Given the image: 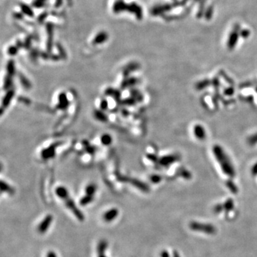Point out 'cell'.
Instances as JSON below:
<instances>
[{
    "instance_id": "obj_7",
    "label": "cell",
    "mask_w": 257,
    "mask_h": 257,
    "mask_svg": "<svg viewBox=\"0 0 257 257\" xmlns=\"http://www.w3.org/2000/svg\"><path fill=\"white\" fill-rule=\"evenodd\" d=\"M46 0H34L33 2V6L36 8H41L43 7L44 5Z\"/></svg>"
},
{
    "instance_id": "obj_1",
    "label": "cell",
    "mask_w": 257,
    "mask_h": 257,
    "mask_svg": "<svg viewBox=\"0 0 257 257\" xmlns=\"http://www.w3.org/2000/svg\"><path fill=\"white\" fill-rule=\"evenodd\" d=\"M127 8H128V5H127L126 3L124 2L122 0H117L114 4V6H113V11H114V13H119V12H122L123 11H125V10H127Z\"/></svg>"
},
{
    "instance_id": "obj_10",
    "label": "cell",
    "mask_w": 257,
    "mask_h": 257,
    "mask_svg": "<svg viewBox=\"0 0 257 257\" xmlns=\"http://www.w3.org/2000/svg\"><path fill=\"white\" fill-rule=\"evenodd\" d=\"M47 16V13L44 12V13H43V14H41V15H40V16H39V18H38V20L40 22H42L43 20L45 19V17H46Z\"/></svg>"
},
{
    "instance_id": "obj_4",
    "label": "cell",
    "mask_w": 257,
    "mask_h": 257,
    "mask_svg": "<svg viewBox=\"0 0 257 257\" xmlns=\"http://www.w3.org/2000/svg\"><path fill=\"white\" fill-rule=\"evenodd\" d=\"M52 219V218H51L50 216H48V217H47V218H45L44 221L42 222V224H41V225L39 226L38 227V229L39 231L40 232H42V233H44L47 230V228L49 227V226L50 225V222H51V220Z\"/></svg>"
},
{
    "instance_id": "obj_2",
    "label": "cell",
    "mask_w": 257,
    "mask_h": 257,
    "mask_svg": "<svg viewBox=\"0 0 257 257\" xmlns=\"http://www.w3.org/2000/svg\"><path fill=\"white\" fill-rule=\"evenodd\" d=\"M127 10L130 12H132V13L135 14L136 16H137V18H138V19H141V9L138 5H137V4L134 3V2L129 4V5H128Z\"/></svg>"
},
{
    "instance_id": "obj_6",
    "label": "cell",
    "mask_w": 257,
    "mask_h": 257,
    "mask_svg": "<svg viewBox=\"0 0 257 257\" xmlns=\"http://www.w3.org/2000/svg\"><path fill=\"white\" fill-rule=\"evenodd\" d=\"M20 8H21L22 12L26 15L30 16V17H32L34 16V12H33L32 8L29 7L28 5L25 4H20Z\"/></svg>"
},
{
    "instance_id": "obj_14",
    "label": "cell",
    "mask_w": 257,
    "mask_h": 257,
    "mask_svg": "<svg viewBox=\"0 0 257 257\" xmlns=\"http://www.w3.org/2000/svg\"><path fill=\"white\" fill-rule=\"evenodd\" d=\"M48 257H56V255H55L54 253L51 252L48 254Z\"/></svg>"
},
{
    "instance_id": "obj_9",
    "label": "cell",
    "mask_w": 257,
    "mask_h": 257,
    "mask_svg": "<svg viewBox=\"0 0 257 257\" xmlns=\"http://www.w3.org/2000/svg\"><path fill=\"white\" fill-rule=\"evenodd\" d=\"M16 50H17V49H16V47H11L9 49V53L10 54H16Z\"/></svg>"
},
{
    "instance_id": "obj_5",
    "label": "cell",
    "mask_w": 257,
    "mask_h": 257,
    "mask_svg": "<svg viewBox=\"0 0 257 257\" xmlns=\"http://www.w3.org/2000/svg\"><path fill=\"white\" fill-rule=\"evenodd\" d=\"M117 214H118V211H117L116 209H111L110 211H107V212L104 214V219H105L106 221H112L113 219H114L115 218H116Z\"/></svg>"
},
{
    "instance_id": "obj_11",
    "label": "cell",
    "mask_w": 257,
    "mask_h": 257,
    "mask_svg": "<svg viewBox=\"0 0 257 257\" xmlns=\"http://www.w3.org/2000/svg\"><path fill=\"white\" fill-rule=\"evenodd\" d=\"M61 5H62V0H56V2H55V7L59 8Z\"/></svg>"
},
{
    "instance_id": "obj_13",
    "label": "cell",
    "mask_w": 257,
    "mask_h": 257,
    "mask_svg": "<svg viewBox=\"0 0 257 257\" xmlns=\"http://www.w3.org/2000/svg\"><path fill=\"white\" fill-rule=\"evenodd\" d=\"M103 141H104V144H109L108 141H109V137H104V138L103 139Z\"/></svg>"
},
{
    "instance_id": "obj_8",
    "label": "cell",
    "mask_w": 257,
    "mask_h": 257,
    "mask_svg": "<svg viewBox=\"0 0 257 257\" xmlns=\"http://www.w3.org/2000/svg\"><path fill=\"white\" fill-rule=\"evenodd\" d=\"M57 194L59 196L61 197H63V198H64V197L67 196V190L65 189L64 188H62V187H60V188H58V189L57 191Z\"/></svg>"
},
{
    "instance_id": "obj_15",
    "label": "cell",
    "mask_w": 257,
    "mask_h": 257,
    "mask_svg": "<svg viewBox=\"0 0 257 257\" xmlns=\"http://www.w3.org/2000/svg\"><path fill=\"white\" fill-rule=\"evenodd\" d=\"M68 1H71V0H68Z\"/></svg>"
},
{
    "instance_id": "obj_12",
    "label": "cell",
    "mask_w": 257,
    "mask_h": 257,
    "mask_svg": "<svg viewBox=\"0 0 257 257\" xmlns=\"http://www.w3.org/2000/svg\"><path fill=\"white\" fill-rule=\"evenodd\" d=\"M13 15H14V17L15 18V19H22V15L20 13H14Z\"/></svg>"
},
{
    "instance_id": "obj_3",
    "label": "cell",
    "mask_w": 257,
    "mask_h": 257,
    "mask_svg": "<svg viewBox=\"0 0 257 257\" xmlns=\"http://www.w3.org/2000/svg\"><path fill=\"white\" fill-rule=\"evenodd\" d=\"M107 33L105 32H101L99 33L97 35L95 36V38L94 39L93 44H101V43L105 42V41L107 40Z\"/></svg>"
}]
</instances>
